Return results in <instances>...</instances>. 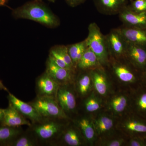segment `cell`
<instances>
[{"mask_svg":"<svg viewBox=\"0 0 146 146\" xmlns=\"http://www.w3.org/2000/svg\"><path fill=\"white\" fill-rule=\"evenodd\" d=\"M12 14L15 18L31 20L48 27H56L60 24L57 16L39 1L29 2L13 10Z\"/></svg>","mask_w":146,"mask_h":146,"instance_id":"6da1fadb","label":"cell"},{"mask_svg":"<svg viewBox=\"0 0 146 146\" xmlns=\"http://www.w3.org/2000/svg\"><path fill=\"white\" fill-rule=\"evenodd\" d=\"M87 46L96 54L102 65L109 62V55L105 36L96 23H91L88 27V35L85 39Z\"/></svg>","mask_w":146,"mask_h":146,"instance_id":"7a4b0ae2","label":"cell"},{"mask_svg":"<svg viewBox=\"0 0 146 146\" xmlns=\"http://www.w3.org/2000/svg\"><path fill=\"white\" fill-rule=\"evenodd\" d=\"M60 119L44 118L39 122L32 124L31 133L37 141L48 143L55 140L62 131L63 125L58 120Z\"/></svg>","mask_w":146,"mask_h":146,"instance_id":"3957f363","label":"cell"},{"mask_svg":"<svg viewBox=\"0 0 146 146\" xmlns=\"http://www.w3.org/2000/svg\"><path fill=\"white\" fill-rule=\"evenodd\" d=\"M44 118L65 119L67 115L61 109L56 98L49 96H38L29 102Z\"/></svg>","mask_w":146,"mask_h":146,"instance_id":"277c9868","label":"cell"},{"mask_svg":"<svg viewBox=\"0 0 146 146\" xmlns=\"http://www.w3.org/2000/svg\"><path fill=\"white\" fill-rule=\"evenodd\" d=\"M109 56L118 58L125 57L127 42L117 28L105 35Z\"/></svg>","mask_w":146,"mask_h":146,"instance_id":"5b68a950","label":"cell"},{"mask_svg":"<svg viewBox=\"0 0 146 146\" xmlns=\"http://www.w3.org/2000/svg\"><path fill=\"white\" fill-rule=\"evenodd\" d=\"M9 103L18 110L24 117L29 120L32 124L39 122L44 119L29 103L22 101L13 94L9 93Z\"/></svg>","mask_w":146,"mask_h":146,"instance_id":"8992f818","label":"cell"},{"mask_svg":"<svg viewBox=\"0 0 146 146\" xmlns=\"http://www.w3.org/2000/svg\"><path fill=\"white\" fill-rule=\"evenodd\" d=\"M124 58L135 68L143 70H146V48L145 47L127 42Z\"/></svg>","mask_w":146,"mask_h":146,"instance_id":"52a82bcc","label":"cell"},{"mask_svg":"<svg viewBox=\"0 0 146 146\" xmlns=\"http://www.w3.org/2000/svg\"><path fill=\"white\" fill-rule=\"evenodd\" d=\"M59 86L60 85L45 72L36 80L37 96L56 98Z\"/></svg>","mask_w":146,"mask_h":146,"instance_id":"ba28073f","label":"cell"},{"mask_svg":"<svg viewBox=\"0 0 146 146\" xmlns=\"http://www.w3.org/2000/svg\"><path fill=\"white\" fill-rule=\"evenodd\" d=\"M118 15L123 25L146 29V11L136 13L129 10L126 6Z\"/></svg>","mask_w":146,"mask_h":146,"instance_id":"9c48e42d","label":"cell"},{"mask_svg":"<svg viewBox=\"0 0 146 146\" xmlns=\"http://www.w3.org/2000/svg\"><path fill=\"white\" fill-rule=\"evenodd\" d=\"M99 13L111 16L119 13L128 5L127 0H93Z\"/></svg>","mask_w":146,"mask_h":146,"instance_id":"30bf717a","label":"cell"},{"mask_svg":"<svg viewBox=\"0 0 146 146\" xmlns=\"http://www.w3.org/2000/svg\"><path fill=\"white\" fill-rule=\"evenodd\" d=\"M3 119L0 125L11 127H19L22 125L31 126L32 123L9 103L8 107L3 109Z\"/></svg>","mask_w":146,"mask_h":146,"instance_id":"8fae6325","label":"cell"},{"mask_svg":"<svg viewBox=\"0 0 146 146\" xmlns=\"http://www.w3.org/2000/svg\"><path fill=\"white\" fill-rule=\"evenodd\" d=\"M45 72L60 85L72 80L74 70L60 68L55 64L48 57L46 64Z\"/></svg>","mask_w":146,"mask_h":146,"instance_id":"7c38bea8","label":"cell"},{"mask_svg":"<svg viewBox=\"0 0 146 146\" xmlns=\"http://www.w3.org/2000/svg\"><path fill=\"white\" fill-rule=\"evenodd\" d=\"M127 42L146 48V29L123 25L117 28Z\"/></svg>","mask_w":146,"mask_h":146,"instance_id":"4fadbf2b","label":"cell"},{"mask_svg":"<svg viewBox=\"0 0 146 146\" xmlns=\"http://www.w3.org/2000/svg\"><path fill=\"white\" fill-rule=\"evenodd\" d=\"M56 100L64 112H70L76 108V102L72 92L67 87L60 85L56 95Z\"/></svg>","mask_w":146,"mask_h":146,"instance_id":"5bb4252c","label":"cell"},{"mask_svg":"<svg viewBox=\"0 0 146 146\" xmlns=\"http://www.w3.org/2000/svg\"><path fill=\"white\" fill-rule=\"evenodd\" d=\"M22 133L21 127H11L0 125V146H9Z\"/></svg>","mask_w":146,"mask_h":146,"instance_id":"9a60e30c","label":"cell"},{"mask_svg":"<svg viewBox=\"0 0 146 146\" xmlns=\"http://www.w3.org/2000/svg\"><path fill=\"white\" fill-rule=\"evenodd\" d=\"M102 66L97 56L88 47L78 62L77 68L82 70H86L97 69Z\"/></svg>","mask_w":146,"mask_h":146,"instance_id":"2e32d148","label":"cell"},{"mask_svg":"<svg viewBox=\"0 0 146 146\" xmlns=\"http://www.w3.org/2000/svg\"><path fill=\"white\" fill-rule=\"evenodd\" d=\"M112 70L115 75L121 81L126 82H133L136 80L134 73L128 65L119 62H113Z\"/></svg>","mask_w":146,"mask_h":146,"instance_id":"e0dca14e","label":"cell"},{"mask_svg":"<svg viewBox=\"0 0 146 146\" xmlns=\"http://www.w3.org/2000/svg\"><path fill=\"white\" fill-rule=\"evenodd\" d=\"M90 75L97 92L100 95H105L108 90V85L104 72L100 68H97L92 70L90 72Z\"/></svg>","mask_w":146,"mask_h":146,"instance_id":"ac0fdd59","label":"cell"},{"mask_svg":"<svg viewBox=\"0 0 146 146\" xmlns=\"http://www.w3.org/2000/svg\"><path fill=\"white\" fill-rule=\"evenodd\" d=\"M67 47L74 67L76 68L78 62L88 48L86 40L85 39L82 42L69 45Z\"/></svg>","mask_w":146,"mask_h":146,"instance_id":"d6986e66","label":"cell"},{"mask_svg":"<svg viewBox=\"0 0 146 146\" xmlns=\"http://www.w3.org/2000/svg\"><path fill=\"white\" fill-rule=\"evenodd\" d=\"M78 123L86 140L92 142L95 138V131L94 126L90 121L88 119L83 118L79 120Z\"/></svg>","mask_w":146,"mask_h":146,"instance_id":"ffe728a7","label":"cell"},{"mask_svg":"<svg viewBox=\"0 0 146 146\" xmlns=\"http://www.w3.org/2000/svg\"><path fill=\"white\" fill-rule=\"evenodd\" d=\"M38 141L32 134H21L9 145V146H35Z\"/></svg>","mask_w":146,"mask_h":146,"instance_id":"44dd1931","label":"cell"},{"mask_svg":"<svg viewBox=\"0 0 146 146\" xmlns=\"http://www.w3.org/2000/svg\"><path fill=\"white\" fill-rule=\"evenodd\" d=\"M63 140L65 143L70 146H78L82 144L81 139L78 132L74 129L70 128L64 133Z\"/></svg>","mask_w":146,"mask_h":146,"instance_id":"7402d4cb","label":"cell"},{"mask_svg":"<svg viewBox=\"0 0 146 146\" xmlns=\"http://www.w3.org/2000/svg\"><path fill=\"white\" fill-rule=\"evenodd\" d=\"M113 126V121L112 119L105 116L100 117L95 122V127L99 133L108 131Z\"/></svg>","mask_w":146,"mask_h":146,"instance_id":"603a6c76","label":"cell"},{"mask_svg":"<svg viewBox=\"0 0 146 146\" xmlns=\"http://www.w3.org/2000/svg\"><path fill=\"white\" fill-rule=\"evenodd\" d=\"M60 57L64 60L66 64L72 70H75V68L74 67L72 59H71L68 50L67 46L60 45L56 46L52 48Z\"/></svg>","mask_w":146,"mask_h":146,"instance_id":"cb8c5ba5","label":"cell"},{"mask_svg":"<svg viewBox=\"0 0 146 146\" xmlns=\"http://www.w3.org/2000/svg\"><path fill=\"white\" fill-rule=\"evenodd\" d=\"M91 75L85 74L82 75L79 79L78 89L82 95H85L89 91L91 84Z\"/></svg>","mask_w":146,"mask_h":146,"instance_id":"d4e9b609","label":"cell"},{"mask_svg":"<svg viewBox=\"0 0 146 146\" xmlns=\"http://www.w3.org/2000/svg\"><path fill=\"white\" fill-rule=\"evenodd\" d=\"M127 105V100L123 96L116 97L112 100L111 106L115 112H121L125 109Z\"/></svg>","mask_w":146,"mask_h":146,"instance_id":"484cf974","label":"cell"},{"mask_svg":"<svg viewBox=\"0 0 146 146\" xmlns=\"http://www.w3.org/2000/svg\"><path fill=\"white\" fill-rule=\"evenodd\" d=\"M128 9L136 13L146 11V0H133L127 6Z\"/></svg>","mask_w":146,"mask_h":146,"instance_id":"4316f807","label":"cell"},{"mask_svg":"<svg viewBox=\"0 0 146 146\" xmlns=\"http://www.w3.org/2000/svg\"><path fill=\"white\" fill-rule=\"evenodd\" d=\"M125 127L131 131L139 133L146 132V125L137 121H130L126 124Z\"/></svg>","mask_w":146,"mask_h":146,"instance_id":"83f0119b","label":"cell"},{"mask_svg":"<svg viewBox=\"0 0 146 146\" xmlns=\"http://www.w3.org/2000/svg\"><path fill=\"white\" fill-rule=\"evenodd\" d=\"M86 110L89 112H93L99 109V102L94 98H90L87 100L85 103Z\"/></svg>","mask_w":146,"mask_h":146,"instance_id":"f1b7e54d","label":"cell"},{"mask_svg":"<svg viewBox=\"0 0 146 146\" xmlns=\"http://www.w3.org/2000/svg\"><path fill=\"white\" fill-rule=\"evenodd\" d=\"M139 107L143 110H146V93L142 94L138 100Z\"/></svg>","mask_w":146,"mask_h":146,"instance_id":"f546056e","label":"cell"},{"mask_svg":"<svg viewBox=\"0 0 146 146\" xmlns=\"http://www.w3.org/2000/svg\"><path fill=\"white\" fill-rule=\"evenodd\" d=\"M65 1L70 6L72 7H76L83 3L86 0H65Z\"/></svg>","mask_w":146,"mask_h":146,"instance_id":"4dcf8cb0","label":"cell"},{"mask_svg":"<svg viewBox=\"0 0 146 146\" xmlns=\"http://www.w3.org/2000/svg\"><path fill=\"white\" fill-rule=\"evenodd\" d=\"M123 140H115L110 141L106 144V145L108 146H120L123 144Z\"/></svg>","mask_w":146,"mask_h":146,"instance_id":"1f68e13d","label":"cell"},{"mask_svg":"<svg viewBox=\"0 0 146 146\" xmlns=\"http://www.w3.org/2000/svg\"><path fill=\"white\" fill-rule=\"evenodd\" d=\"M129 145L131 146H142L145 145V144L141 140L133 139L129 142Z\"/></svg>","mask_w":146,"mask_h":146,"instance_id":"d6a6232c","label":"cell"},{"mask_svg":"<svg viewBox=\"0 0 146 146\" xmlns=\"http://www.w3.org/2000/svg\"><path fill=\"white\" fill-rule=\"evenodd\" d=\"M0 90H3V91H7V92H8V93H9L8 89L4 85L2 81L1 80H0Z\"/></svg>","mask_w":146,"mask_h":146,"instance_id":"836d02e7","label":"cell"},{"mask_svg":"<svg viewBox=\"0 0 146 146\" xmlns=\"http://www.w3.org/2000/svg\"><path fill=\"white\" fill-rule=\"evenodd\" d=\"M4 112L3 109L0 108V125L2 123L3 119Z\"/></svg>","mask_w":146,"mask_h":146,"instance_id":"e575fe53","label":"cell"},{"mask_svg":"<svg viewBox=\"0 0 146 146\" xmlns=\"http://www.w3.org/2000/svg\"><path fill=\"white\" fill-rule=\"evenodd\" d=\"M8 0H0V6L4 5Z\"/></svg>","mask_w":146,"mask_h":146,"instance_id":"d590c367","label":"cell"},{"mask_svg":"<svg viewBox=\"0 0 146 146\" xmlns=\"http://www.w3.org/2000/svg\"><path fill=\"white\" fill-rule=\"evenodd\" d=\"M36 1H42V0H35ZM47 1H49L51 2L54 3L55 2L56 0H47Z\"/></svg>","mask_w":146,"mask_h":146,"instance_id":"8d00e7d4","label":"cell"},{"mask_svg":"<svg viewBox=\"0 0 146 146\" xmlns=\"http://www.w3.org/2000/svg\"><path fill=\"white\" fill-rule=\"evenodd\" d=\"M133 1V0H130V1Z\"/></svg>","mask_w":146,"mask_h":146,"instance_id":"74e56055","label":"cell"},{"mask_svg":"<svg viewBox=\"0 0 146 146\" xmlns=\"http://www.w3.org/2000/svg\"><path fill=\"white\" fill-rule=\"evenodd\" d=\"M145 70L146 71V70Z\"/></svg>","mask_w":146,"mask_h":146,"instance_id":"f35d334b","label":"cell"}]
</instances>
